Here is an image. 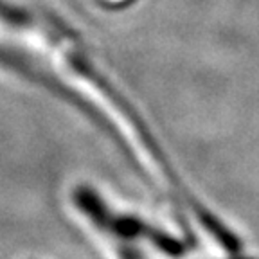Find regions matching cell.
Segmentation results:
<instances>
[{"instance_id": "obj_1", "label": "cell", "mask_w": 259, "mask_h": 259, "mask_svg": "<svg viewBox=\"0 0 259 259\" xmlns=\"http://www.w3.org/2000/svg\"><path fill=\"white\" fill-rule=\"evenodd\" d=\"M77 202L85 207V210H89L92 218L97 220V223L105 229H108L110 232H113L119 238L124 239H135V238H146L153 243L155 247L164 250L169 255H180L184 254L186 247L184 243H180L178 239L171 238V236L164 234V232L157 231L153 227H150L148 223L141 222L137 218L132 216H113L101 202L96 194L90 193L89 189H83L77 194Z\"/></svg>"}]
</instances>
